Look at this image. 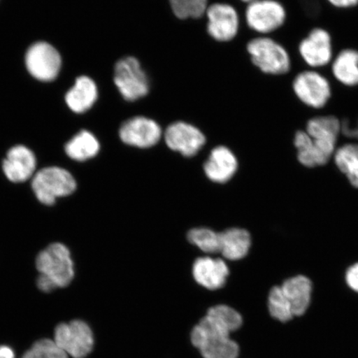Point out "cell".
<instances>
[{"label":"cell","instance_id":"1","mask_svg":"<svg viewBox=\"0 0 358 358\" xmlns=\"http://www.w3.org/2000/svg\"><path fill=\"white\" fill-rule=\"evenodd\" d=\"M243 324V317L238 311L226 304H218L210 308L192 328L190 341L203 358H237L239 344L231 334Z\"/></svg>","mask_w":358,"mask_h":358},{"label":"cell","instance_id":"2","mask_svg":"<svg viewBox=\"0 0 358 358\" xmlns=\"http://www.w3.org/2000/svg\"><path fill=\"white\" fill-rule=\"evenodd\" d=\"M31 187L40 203L52 207L58 199L73 195L78 189V182L69 170L48 166L34 174Z\"/></svg>","mask_w":358,"mask_h":358},{"label":"cell","instance_id":"3","mask_svg":"<svg viewBox=\"0 0 358 358\" xmlns=\"http://www.w3.org/2000/svg\"><path fill=\"white\" fill-rule=\"evenodd\" d=\"M39 274L46 275L57 288H66L75 277V266L71 250L61 243H52L36 257Z\"/></svg>","mask_w":358,"mask_h":358},{"label":"cell","instance_id":"4","mask_svg":"<svg viewBox=\"0 0 358 358\" xmlns=\"http://www.w3.org/2000/svg\"><path fill=\"white\" fill-rule=\"evenodd\" d=\"M114 83L123 99L134 102L150 92V80L141 62L136 57L120 58L114 67Z\"/></svg>","mask_w":358,"mask_h":358},{"label":"cell","instance_id":"5","mask_svg":"<svg viewBox=\"0 0 358 358\" xmlns=\"http://www.w3.org/2000/svg\"><path fill=\"white\" fill-rule=\"evenodd\" d=\"M248 52L253 64L264 73L283 75L290 69L288 52L270 38H257L248 44Z\"/></svg>","mask_w":358,"mask_h":358},{"label":"cell","instance_id":"6","mask_svg":"<svg viewBox=\"0 0 358 358\" xmlns=\"http://www.w3.org/2000/svg\"><path fill=\"white\" fill-rule=\"evenodd\" d=\"M53 341L67 356L73 358H86L95 344L91 327L80 320L58 324Z\"/></svg>","mask_w":358,"mask_h":358},{"label":"cell","instance_id":"7","mask_svg":"<svg viewBox=\"0 0 358 358\" xmlns=\"http://www.w3.org/2000/svg\"><path fill=\"white\" fill-rule=\"evenodd\" d=\"M342 123L334 115L317 116L308 120L306 133L319 160L320 166L329 162L334 153Z\"/></svg>","mask_w":358,"mask_h":358},{"label":"cell","instance_id":"8","mask_svg":"<svg viewBox=\"0 0 358 358\" xmlns=\"http://www.w3.org/2000/svg\"><path fill=\"white\" fill-rule=\"evenodd\" d=\"M24 61L29 73L39 82H53L62 69L59 52L47 42H37L31 45L26 52Z\"/></svg>","mask_w":358,"mask_h":358},{"label":"cell","instance_id":"9","mask_svg":"<svg viewBox=\"0 0 358 358\" xmlns=\"http://www.w3.org/2000/svg\"><path fill=\"white\" fill-rule=\"evenodd\" d=\"M163 131L160 125L146 116H134L120 125L119 136L124 144L148 149L160 141Z\"/></svg>","mask_w":358,"mask_h":358},{"label":"cell","instance_id":"10","mask_svg":"<svg viewBox=\"0 0 358 358\" xmlns=\"http://www.w3.org/2000/svg\"><path fill=\"white\" fill-rule=\"evenodd\" d=\"M286 13L283 6L275 0H257L248 4L246 22L257 33L268 34L283 25Z\"/></svg>","mask_w":358,"mask_h":358},{"label":"cell","instance_id":"11","mask_svg":"<svg viewBox=\"0 0 358 358\" xmlns=\"http://www.w3.org/2000/svg\"><path fill=\"white\" fill-rule=\"evenodd\" d=\"M207 30L210 37L217 42L226 43L234 39L239 30V16L234 6L216 3L208 6Z\"/></svg>","mask_w":358,"mask_h":358},{"label":"cell","instance_id":"12","mask_svg":"<svg viewBox=\"0 0 358 358\" xmlns=\"http://www.w3.org/2000/svg\"><path fill=\"white\" fill-rule=\"evenodd\" d=\"M293 88L299 99L312 108H323L330 99L328 80L315 71H306L299 73L294 80Z\"/></svg>","mask_w":358,"mask_h":358},{"label":"cell","instance_id":"13","mask_svg":"<svg viewBox=\"0 0 358 358\" xmlns=\"http://www.w3.org/2000/svg\"><path fill=\"white\" fill-rule=\"evenodd\" d=\"M164 141L170 150L185 157H192L203 149L206 137L194 124L176 122L170 124L165 131Z\"/></svg>","mask_w":358,"mask_h":358},{"label":"cell","instance_id":"14","mask_svg":"<svg viewBox=\"0 0 358 358\" xmlns=\"http://www.w3.org/2000/svg\"><path fill=\"white\" fill-rule=\"evenodd\" d=\"M37 168V158L32 150L22 145L8 150L2 162L4 176L13 183H22L33 178Z\"/></svg>","mask_w":358,"mask_h":358},{"label":"cell","instance_id":"15","mask_svg":"<svg viewBox=\"0 0 358 358\" xmlns=\"http://www.w3.org/2000/svg\"><path fill=\"white\" fill-rule=\"evenodd\" d=\"M229 268L220 258L199 257L192 266V275L196 283L209 290H217L226 285Z\"/></svg>","mask_w":358,"mask_h":358},{"label":"cell","instance_id":"16","mask_svg":"<svg viewBox=\"0 0 358 358\" xmlns=\"http://www.w3.org/2000/svg\"><path fill=\"white\" fill-rule=\"evenodd\" d=\"M299 52L303 60L311 66H323L332 57L330 35L322 29H315L299 45Z\"/></svg>","mask_w":358,"mask_h":358},{"label":"cell","instance_id":"17","mask_svg":"<svg viewBox=\"0 0 358 358\" xmlns=\"http://www.w3.org/2000/svg\"><path fill=\"white\" fill-rule=\"evenodd\" d=\"M238 167L236 157L227 147L220 145L211 151L204 164V172L210 180L225 183L234 176Z\"/></svg>","mask_w":358,"mask_h":358},{"label":"cell","instance_id":"18","mask_svg":"<svg viewBox=\"0 0 358 358\" xmlns=\"http://www.w3.org/2000/svg\"><path fill=\"white\" fill-rule=\"evenodd\" d=\"M98 87L95 80L87 76H80L76 80L65 96L69 108L76 114L86 113L92 109L98 99Z\"/></svg>","mask_w":358,"mask_h":358},{"label":"cell","instance_id":"19","mask_svg":"<svg viewBox=\"0 0 358 358\" xmlns=\"http://www.w3.org/2000/svg\"><path fill=\"white\" fill-rule=\"evenodd\" d=\"M280 287L292 308L294 317L304 315L311 302L310 280L303 275L294 276L285 280Z\"/></svg>","mask_w":358,"mask_h":358},{"label":"cell","instance_id":"20","mask_svg":"<svg viewBox=\"0 0 358 358\" xmlns=\"http://www.w3.org/2000/svg\"><path fill=\"white\" fill-rule=\"evenodd\" d=\"M252 245L249 232L241 228H230L220 234V252L229 261H239L248 254Z\"/></svg>","mask_w":358,"mask_h":358},{"label":"cell","instance_id":"21","mask_svg":"<svg viewBox=\"0 0 358 358\" xmlns=\"http://www.w3.org/2000/svg\"><path fill=\"white\" fill-rule=\"evenodd\" d=\"M64 150L66 155L71 160L86 162L99 154L101 145L95 134L84 129L75 134L66 143Z\"/></svg>","mask_w":358,"mask_h":358},{"label":"cell","instance_id":"22","mask_svg":"<svg viewBox=\"0 0 358 358\" xmlns=\"http://www.w3.org/2000/svg\"><path fill=\"white\" fill-rule=\"evenodd\" d=\"M333 73L340 83L348 87L358 85V51L345 49L339 53L333 65Z\"/></svg>","mask_w":358,"mask_h":358},{"label":"cell","instance_id":"23","mask_svg":"<svg viewBox=\"0 0 358 358\" xmlns=\"http://www.w3.org/2000/svg\"><path fill=\"white\" fill-rule=\"evenodd\" d=\"M335 162L352 186L358 189V144L343 145L336 152Z\"/></svg>","mask_w":358,"mask_h":358},{"label":"cell","instance_id":"24","mask_svg":"<svg viewBox=\"0 0 358 358\" xmlns=\"http://www.w3.org/2000/svg\"><path fill=\"white\" fill-rule=\"evenodd\" d=\"M268 308L273 319L281 323H287L294 317L292 308L280 286H275L268 294Z\"/></svg>","mask_w":358,"mask_h":358},{"label":"cell","instance_id":"25","mask_svg":"<svg viewBox=\"0 0 358 358\" xmlns=\"http://www.w3.org/2000/svg\"><path fill=\"white\" fill-rule=\"evenodd\" d=\"M187 240L203 252L216 254L220 252V234L208 228H194L187 234Z\"/></svg>","mask_w":358,"mask_h":358},{"label":"cell","instance_id":"26","mask_svg":"<svg viewBox=\"0 0 358 358\" xmlns=\"http://www.w3.org/2000/svg\"><path fill=\"white\" fill-rule=\"evenodd\" d=\"M170 8L178 20L200 19L206 15L208 0H169Z\"/></svg>","mask_w":358,"mask_h":358},{"label":"cell","instance_id":"27","mask_svg":"<svg viewBox=\"0 0 358 358\" xmlns=\"http://www.w3.org/2000/svg\"><path fill=\"white\" fill-rule=\"evenodd\" d=\"M22 358H69L53 340L44 338L36 342Z\"/></svg>","mask_w":358,"mask_h":358},{"label":"cell","instance_id":"28","mask_svg":"<svg viewBox=\"0 0 358 358\" xmlns=\"http://www.w3.org/2000/svg\"><path fill=\"white\" fill-rule=\"evenodd\" d=\"M37 286L38 289L43 293H51L57 289L50 279L41 274H39L37 278Z\"/></svg>","mask_w":358,"mask_h":358},{"label":"cell","instance_id":"29","mask_svg":"<svg viewBox=\"0 0 358 358\" xmlns=\"http://www.w3.org/2000/svg\"><path fill=\"white\" fill-rule=\"evenodd\" d=\"M346 280L349 287L358 293V263L349 268L346 275Z\"/></svg>","mask_w":358,"mask_h":358},{"label":"cell","instance_id":"30","mask_svg":"<svg viewBox=\"0 0 358 358\" xmlns=\"http://www.w3.org/2000/svg\"><path fill=\"white\" fill-rule=\"evenodd\" d=\"M333 6L338 8H350L356 6L358 0H329Z\"/></svg>","mask_w":358,"mask_h":358},{"label":"cell","instance_id":"31","mask_svg":"<svg viewBox=\"0 0 358 358\" xmlns=\"http://www.w3.org/2000/svg\"><path fill=\"white\" fill-rule=\"evenodd\" d=\"M342 131L349 137L358 138V122L353 127H349L345 120L342 123Z\"/></svg>","mask_w":358,"mask_h":358},{"label":"cell","instance_id":"32","mask_svg":"<svg viewBox=\"0 0 358 358\" xmlns=\"http://www.w3.org/2000/svg\"><path fill=\"white\" fill-rule=\"evenodd\" d=\"M0 358H16L15 352L10 346H0Z\"/></svg>","mask_w":358,"mask_h":358},{"label":"cell","instance_id":"33","mask_svg":"<svg viewBox=\"0 0 358 358\" xmlns=\"http://www.w3.org/2000/svg\"><path fill=\"white\" fill-rule=\"evenodd\" d=\"M241 1L250 3H252L254 1H257V0H241Z\"/></svg>","mask_w":358,"mask_h":358}]
</instances>
